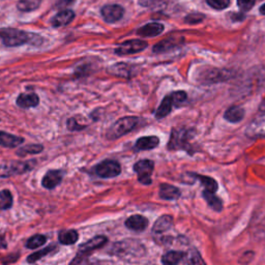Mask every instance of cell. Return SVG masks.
I'll return each instance as SVG.
<instances>
[{
  "mask_svg": "<svg viewBox=\"0 0 265 265\" xmlns=\"http://www.w3.org/2000/svg\"><path fill=\"white\" fill-rule=\"evenodd\" d=\"M185 254L179 251H170L162 257V263L164 265H177L184 259Z\"/></svg>",
  "mask_w": 265,
  "mask_h": 265,
  "instance_id": "cell-23",
  "label": "cell"
},
{
  "mask_svg": "<svg viewBox=\"0 0 265 265\" xmlns=\"http://www.w3.org/2000/svg\"><path fill=\"white\" fill-rule=\"evenodd\" d=\"M0 39L6 47H18L29 43L39 45L42 41L40 35L27 33L23 30L15 28H5L0 30Z\"/></svg>",
  "mask_w": 265,
  "mask_h": 265,
  "instance_id": "cell-1",
  "label": "cell"
},
{
  "mask_svg": "<svg viewBox=\"0 0 265 265\" xmlns=\"http://www.w3.org/2000/svg\"><path fill=\"white\" fill-rule=\"evenodd\" d=\"M125 10L118 4H108L102 9V16L108 23H115L124 17Z\"/></svg>",
  "mask_w": 265,
  "mask_h": 265,
  "instance_id": "cell-10",
  "label": "cell"
},
{
  "mask_svg": "<svg viewBox=\"0 0 265 265\" xmlns=\"http://www.w3.org/2000/svg\"><path fill=\"white\" fill-rule=\"evenodd\" d=\"M108 238L103 235L95 236L88 241L84 242V244L81 245L78 249V257H85L86 255L92 254L94 249H100L107 244Z\"/></svg>",
  "mask_w": 265,
  "mask_h": 265,
  "instance_id": "cell-8",
  "label": "cell"
},
{
  "mask_svg": "<svg viewBox=\"0 0 265 265\" xmlns=\"http://www.w3.org/2000/svg\"><path fill=\"white\" fill-rule=\"evenodd\" d=\"M13 206V195L9 190L0 192V210L10 209Z\"/></svg>",
  "mask_w": 265,
  "mask_h": 265,
  "instance_id": "cell-28",
  "label": "cell"
},
{
  "mask_svg": "<svg viewBox=\"0 0 265 265\" xmlns=\"http://www.w3.org/2000/svg\"><path fill=\"white\" fill-rule=\"evenodd\" d=\"M260 13L262 15H265V4H263L261 7H260Z\"/></svg>",
  "mask_w": 265,
  "mask_h": 265,
  "instance_id": "cell-41",
  "label": "cell"
},
{
  "mask_svg": "<svg viewBox=\"0 0 265 265\" xmlns=\"http://www.w3.org/2000/svg\"><path fill=\"white\" fill-rule=\"evenodd\" d=\"M34 161H13L0 165V177H10L28 172L33 168Z\"/></svg>",
  "mask_w": 265,
  "mask_h": 265,
  "instance_id": "cell-3",
  "label": "cell"
},
{
  "mask_svg": "<svg viewBox=\"0 0 265 265\" xmlns=\"http://www.w3.org/2000/svg\"><path fill=\"white\" fill-rule=\"evenodd\" d=\"M147 47V43L141 40H131L120 44L116 48L115 53L118 55H130L135 54L144 50Z\"/></svg>",
  "mask_w": 265,
  "mask_h": 265,
  "instance_id": "cell-7",
  "label": "cell"
},
{
  "mask_svg": "<svg viewBox=\"0 0 265 265\" xmlns=\"http://www.w3.org/2000/svg\"><path fill=\"white\" fill-rule=\"evenodd\" d=\"M63 173L62 170H49L42 180V185L44 187L52 190L58 185L62 184Z\"/></svg>",
  "mask_w": 265,
  "mask_h": 265,
  "instance_id": "cell-11",
  "label": "cell"
},
{
  "mask_svg": "<svg viewBox=\"0 0 265 265\" xmlns=\"http://www.w3.org/2000/svg\"><path fill=\"white\" fill-rule=\"evenodd\" d=\"M133 67L125 63H118L112 66V73L116 76H123V77H128L132 74Z\"/></svg>",
  "mask_w": 265,
  "mask_h": 265,
  "instance_id": "cell-31",
  "label": "cell"
},
{
  "mask_svg": "<svg viewBox=\"0 0 265 265\" xmlns=\"http://www.w3.org/2000/svg\"><path fill=\"white\" fill-rule=\"evenodd\" d=\"M187 258L188 265H206L205 262H204V260L202 259L201 255L197 252L195 249H192L188 251Z\"/></svg>",
  "mask_w": 265,
  "mask_h": 265,
  "instance_id": "cell-32",
  "label": "cell"
},
{
  "mask_svg": "<svg viewBox=\"0 0 265 265\" xmlns=\"http://www.w3.org/2000/svg\"><path fill=\"white\" fill-rule=\"evenodd\" d=\"M75 18V14L71 10H64L58 13L54 19L52 20V24L55 27H62L66 26L67 24H70L71 22H73Z\"/></svg>",
  "mask_w": 265,
  "mask_h": 265,
  "instance_id": "cell-19",
  "label": "cell"
},
{
  "mask_svg": "<svg viewBox=\"0 0 265 265\" xmlns=\"http://www.w3.org/2000/svg\"><path fill=\"white\" fill-rule=\"evenodd\" d=\"M40 103V98L35 94H21L17 98V105L23 109L36 107Z\"/></svg>",
  "mask_w": 265,
  "mask_h": 265,
  "instance_id": "cell-16",
  "label": "cell"
},
{
  "mask_svg": "<svg viewBox=\"0 0 265 265\" xmlns=\"http://www.w3.org/2000/svg\"><path fill=\"white\" fill-rule=\"evenodd\" d=\"M155 169V163L150 160H141L134 165V171L137 173L139 183L149 186L153 183L151 174Z\"/></svg>",
  "mask_w": 265,
  "mask_h": 265,
  "instance_id": "cell-6",
  "label": "cell"
},
{
  "mask_svg": "<svg viewBox=\"0 0 265 265\" xmlns=\"http://www.w3.org/2000/svg\"><path fill=\"white\" fill-rule=\"evenodd\" d=\"M93 171L98 177L113 178L118 176L121 173V166L116 161L105 160L97 164Z\"/></svg>",
  "mask_w": 265,
  "mask_h": 265,
  "instance_id": "cell-5",
  "label": "cell"
},
{
  "mask_svg": "<svg viewBox=\"0 0 265 265\" xmlns=\"http://www.w3.org/2000/svg\"><path fill=\"white\" fill-rule=\"evenodd\" d=\"M79 235L76 230H62L59 232L58 240L62 245L64 246H70L74 245L78 241Z\"/></svg>",
  "mask_w": 265,
  "mask_h": 265,
  "instance_id": "cell-21",
  "label": "cell"
},
{
  "mask_svg": "<svg viewBox=\"0 0 265 265\" xmlns=\"http://www.w3.org/2000/svg\"><path fill=\"white\" fill-rule=\"evenodd\" d=\"M193 176H195L197 179L200 180V183L202 184V186L205 187V190L211 193H216L218 190V183L211 177L208 176H204V175H200V174H192Z\"/></svg>",
  "mask_w": 265,
  "mask_h": 265,
  "instance_id": "cell-25",
  "label": "cell"
},
{
  "mask_svg": "<svg viewBox=\"0 0 265 265\" xmlns=\"http://www.w3.org/2000/svg\"><path fill=\"white\" fill-rule=\"evenodd\" d=\"M172 226H173V218L171 216L165 215L156 219V222L154 225L153 232L155 234H161L170 230L172 228Z\"/></svg>",
  "mask_w": 265,
  "mask_h": 265,
  "instance_id": "cell-18",
  "label": "cell"
},
{
  "mask_svg": "<svg viewBox=\"0 0 265 265\" xmlns=\"http://www.w3.org/2000/svg\"><path fill=\"white\" fill-rule=\"evenodd\" d=\"M203 197L204 199L206 200V202L208 203V205L213 208L214 210L216 211H221L223 209V203H222V200L218 198V197H217L215 195V193H211V192H208L206 190L203 191Z\"/></svg>",
  "mask_w": 265,
  "mask_h": 265,
  "instance_id": "cell-24",
  "label": "cell"
},
{
  "mask_svg": "<svg viewBox=\"0 0 265 265\" xmlns=\"http://www.w3.org/2000/svg\"><path fill=\"white\" fill-rule=\"evenodd\" d=\"M173 46H175V40H165L162 41L161 43H158L157 45L154 47V52L156 53H161L164 51H167L168 49L172 48Z\"/></svg>",
  "mask_w": 265,
  "mask_h": 265,
  "instance_id": "cell-33",
  "label": "cell"
},
{
  "mask_svg": "<svg viewBox=\"0 0 265 265\" xmlns=\"http://www.w3.org/2000/svg\"><path fill=\"white\" fill-rule=\"evenodd\" d=\"M160 1L162 0H139V3L142 6H153Z\"/></svg>",
  "mask_w": 265,
  "mask_h": 265,
  "instance_id": "cell-39",
  "label": "cell"
},
{
  "mask_svg": "<svg viewBox=\"0 0 265 265\" xmlns=\"http://www.w3.org/2000/svg\"><path fill=\"white\" fill-rule=\"evenodd\" d=\"M206 2L215 10H224L229 6L230 0H206Z\"/></svg>",
  "mask_w": 265,
  "mask_h": 265,
  "instance_id": "cell-34",
  "label": "cell"
},
{
  "mask_svg": "<svg viewBox=\"0 0 265 265\" xmlns=\"http://www.w3.org/2000/svg\"><path fill=\"white\" fill-rule=\"evenodd\" d=\"M23 142L24 139L22 137H18V136L0 131V146L14 148L21 145Z\"/></svg>",
  "mask_w": 265,
  "mask_h": 265,
  "instance_id": "cell-14",
  "label": "cell"
},
{
  "mask_svg": "<svg viewBox=\"0 0 265 265\" xmlns=\"http://www.w3.org/2000/svg\"><path fill=\"white\" fill-rule=\"evenodd\" d=\"M54 251H57V248L54 245H51V246H49L47 248H45L43 249H40V251H37V252L31 254L30 256H28L27 257V262L28 263H34L37 260L42 259L44 256H47V255H49L50 253H53Z\"/></svg>",
  "mask_w": 265,
  "mask_h": 265,
  "instance_id": "cell-26",
  "label": "cell"
},
{
  "mask_svg": "<svg viewBox=\"0 0 265 265\" xmlns=\"http://www.w3.org/2000/svg\"><path fill=\"white\" fill-rule=\"evenodd\" d=\"M191 138V131L185 130V128H173L171 137L168 143V148L170 150L185 149L188 150L190 143L188 140Z\"/></svg>",
  "mask_w": 265,
  "mask_h": 265,
  "instance_id": "cell-4",
  "label": "cell"
},
{
  "mask_svg": "<svg viewBox=\"0 0 265 265\" xmlns=\"http://www.w3.org/2000/svg\"><path fill=\"white\" fill-rule=\"evenodd\" d=\"M67 128H69L70 131H81L84 130L86 127V125H81L79 124V121L76 120L75 118H70L67 120Z\"/></svg>",
  "mask_w": 265,
  "mask_h": 265,
  "instance_id": "cell-36",
  "label": "cell"
},
{
  "mask_svg": "<svg viewBox=\"0 0 265 265\" xmlns=\"http://www.w3.org/2000/svg\"><path fill=\"white\" fill-rule=\"evenodd\" d=\"M125 227L133 231H144L149 224L148 219L141 215H134L125 221Z\"/></svg>",
  "mask_w": 265,
  "mask_h": 265,
  "instance_id": "cell-12",
  "label": "cell"
},
{
  "mask_svg": "<svg viewBox=\"0 0 265 265\" xmlns=\"http://www.w3.org/2000/svg\"><path fill=\"white\" fill-rule=\"evenodd\" d=\"M245 117V110L241 107H238V106H233V107L229 108L225 112L224 118L226 120H228L229 123L236 124L241 121Z\"/></svg>",
  "mask_w": 265,
  "mask_h": 265,
  "instance_id": "cell-20",
  "label": "cell"
},
{
  "mask_svg": "<svg viewBox=\"0 0 265 265\" xmlns=\"http://www.w3.org/2000/svg\"><path fill=\"white\" fill-rule=\"evenodd\" d=\"M0 249H6V242L2 235H0Z\"/></svg>",
  "mask_w": 265,
  "mask_h": 265,
  "instance_id": "cell-40",
  "label": "cell"
},
{
  "mask_svg": "<svg viewBox=\"0 0 265 265\" xmlns=\"http://www.w3.org/2000/svg\"><path fill=\"white\" fill-rule=\"evenodd\" d=\"M41 4V0H19L17 7L21 12L35 11Z\"/></svg>",
  "mask_w": 265,
  "mask_h": 265,
  "instance_id": "cell-27",
  "label": "cell"
},
{
  "mask_svg": "<svg viewBox=\"0 0 265 265\" xmlns=\"http://www.w3.org/2000/svg\"><path fill=\"white\" fill-rule=\"evenodd\" d=\"M164 31V25L161 23H148L144 26H142L137 30V33L141 36H146V37H153L161 34Z\"/></svg>",
  "mask_w": 265,
  "mask_h": 265,
  "instance_id": "cell-15",
  "label": "cell"
},
{
  "mask_svg": "<svg viewBox=\"0 0 265 265\" xmlns=\"http://www.w3.org/2000/svg\"><path fill=\"white\" fill-rule=\"evenodd\" d=\"M44 147L41 144H30L21 147L17 150V155L20 156H25L27 155H36L43 151Z\"/></svg>",
  "mask_w": 265,
  "mask_h": 265,
  "instance_id": "cell-29",
  "label": "cell"
},
{
  "mask_svg": "<svg viewBox=\"0 0 265 265\" xmlns=\"http://www.w3.org/2000/svg\"><path fill=\"white\" fill-rule=\"evenodd\" d=\"M160 197L164 200H176L180 197L179 188L169 184H162L160 186Z\"/></svg>",
  "mask_w": 265,
  "mask_h": 265,
  "instance_id": "cell-17",
  "label": "cell"
},
{
  "mask_svg": "<svg viewBox=\"0 0 265 265\" xmlns=\"http://www.w3.org/2000/svg\"><path fill=\"white\" fill-rule=\"evenodd\" d=\"M174 106H178L183 104L187 100V94L185 92H175L170 94Z\"/></svg>",
  "mask_w": 265,
  "mask_h": 265,
  "instance_id": "cell-35",
  "label": "cell"
},
{
  "mask_svg": "<svg viewBox=\"0 0 265 265\" xmlns=\"http://www.w3.org/2000/svg\"><path fill=\"white\" fill-rule=\"evenodd\" d=\"M47 241V237L45 235H42V234H35L32 237H30L27 241H26V248L28 249H36L43 245L46 244Z\"/></svg>",
  "mask_w": 265,
  "mask_h": 265,
  "instance_id": "cell-30",
  "label": "cell"
},
{
  "mask_svg": "<svg viewBox=\"0 0 265 265\" xmlns=\"http://www.w3.org/2000/svg\"><path fill=\"white\" fill-rule=\"evenodd\" d=\"M203 19H204V16L201 14H191L188 15V16H187L186 22L190 24H197L199 23V22H201Z\"/></svg>",
  "mask_w": 265,
  "mask_h": 265,
  "instance_id": "cell-38",
  "label": "cell"
},
{
  "mask_svg": "<svg viewBox=\"0 0 265 265\" xmlns=\"http://www.w3.org/2000/svg\"><path fill=\"white\" fill-rule=\"evenodd\" d=\"M173 106H174V104H173V101L171 98V95H167L161 103L160 107L157 108V110L156 112V117L157 119H162V118L166 117L171 112Z\"/></svg>",
  "mask_w": 265,
  "mask_h": 265,
  "instance_id": "cell-22",
  "label": "cell"
},
{
  "mask_svg": "<svg viewBox=\"0 0 265 265\" xmlns=\"http://www.w3.org/2000/svg\"><path fill=\"white\" fill-rule=\"evenodd\" d=\"M139 123V118L135 117V116H126L118 119L116 123L113 125L109 131L106 134L108 139H118L120 137H123L125 134L132 132L134 128L137 126Z\"/></svg>",
  "mask_w": 265,
  "mask_h": 265,
  "instance_id": "cell-2",
  "label": "cell"
},
{
  "mask_svg": "<svg viewBox=\"0 0 265 265\" xmlns=\"http://www.w3.org/2000/svg\"><path fill=\"white\" fill-rule=\"evenodd\" d=\"M160 139L156 136H147V137H141L137 140L135 144V149L138 151L141 150H150L158 146Z\"/></svg>",
  "mask_w": 265,
  "mask_h": 265,
  "instance_id": "cell-13",
  "label": "cell"
},
{
  "mask_svg": "<svg viewBox=\"0 0 265 265\" xmlns=\"http://www.w3.org/2000/svg\"><path fill=\"white\" fill-rule=\"evenodd\" d=\"M256 0H237V4L239 9L242 11H249L254 6Z\"/></svg>",
  "mask_w": 265,
  "mask_h": 265,
  "instance_id": "cell-37",
  "label": "cell"
},
{
  "mask_svg": "<svg viewBox=\"0 0 265 265\" xmlns=\"http://www.w3.org/2000/svg\"><path fill=\"white\" fill-rule=\"evenodd\" d=\"M246 135L249 138H265V113L255 118L246 130Z\"/></svg>",
  "mask_w": 265,
  "mask_h": 265,
  "instance_id": "cell-9",
  "label": "cell"
}]
</instances>
